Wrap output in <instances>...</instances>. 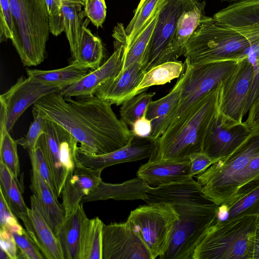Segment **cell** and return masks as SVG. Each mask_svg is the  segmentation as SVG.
Listing matches in <instances>:
<instances>
[{
  "label": "cell",
  "mask_w": 259,
  "mask_h": 259,
  "mask_svg": "<svg viewBox=\"0 0 259 259\" xmlns=\"http://www.w3.org/2000/svg\"><path fill=\"white\" fill-rule=\"evenodd\" d=\"M250 214L259 215V185L229 204L219 206L218 219L225 220Z\"/></svg>",
  "instance_id": "37"
},
{
  "label": "cell",
  "mask_w": 259,
  "mask_h": 259,
  "mask_svg": "<svg viewBox=\"0 0 259 259\" xmlns=\"http://www.w3.org/2000/svg\"><path fill=\"white\" fill-rule=\"evenodd\" d=\"M251 132L244 122L235 121L220 110L207 128L202 152L218 160L235 150Z\"/></svg>",
  "instance_id": "12"
},
{
  "label": "cell",
  "mask_w": 259,
  "mask_h": 259,
  "mask_svg": "<svg viewBox=\"0 0 259 259\" xmlns=\"http://www.w3.org/2000/svg\"><path fill=\"white\" fill-rule=\"evenodd\" d=\"M84 12L89 20L97 28L102 27L107 13L105 0H81Z\"/></svg>",
  "instance_id": "43"
},
{
  "label": "cell",
  "mask_w": 259,
  "mask_h": 259,
  "mask_svg": "<svg viewBox=\"0 0 259 259\" xmlns=\"http://www.w3.org/2000/svg\"><path fill=\"white\" fill-rule=\"evenodd\" d=\"M63 88L46 85L30 77L22 76L0 96L1 105L6 113V128L9 133L19 118L31 105L46 95L60 92Z\"/></svg>",
  "instance_id": "13"
},
{
  "label": "cell",
  "mask_w": 259,
  "mask_h": 259,
  "mask_svg": "<svg viewBox=\"0 0 259 259\" xmlns=\"http://www.w3.org/2000/svg\"><path fill=\"white\" fill-rule=\"evenodd\" d=\"M30 189V205L35 207L55 234L66 218L65 211L58 197L42 178L37 170L31 165Z\"/></svg>",
  "instance_id": "21"
},
{
  "label": "cell",
  "mask_w": 259,
  "mask_h": 259,
  "mask_svg": "<svg viewBox=\"0 0 259 259\" xmlns=\"http://www.w3.org/2000/svg\"><path fill=\"white\" fill-rule=\"evenodd\" d=\"M244 121L251 131H259V92L253 100Z\"/></svg>",
  "instance_id": "50"
},
{
  "label": "cell",
  "mask_w": 259,
  "mask_h": 259,
  "mask_svg": "<svg viewBox=\"0 0 259 259\" xmlns=\"http://www.w3.org/2000/svg\"><path fill=\"white\" fill-rule=\"evenodd\" d=\"M258 155L259 131H253L231 153L196 176L202 191L219 206L227 204L235 179Z\"/></svg>",
  "instance_id": "6"
},
{
  "label": "cell",
  "mask_w": 259,
  "mask_h": 259,
  "mask_svg": "<svg viewBox=\"0 0 259 259\" xmlns=\"http://www.w3.org/2000/svg\"><path fill=\"white\" fill-rule=\"evenodd\" d=\"M0 190L3 192L12 211L18 218L21 219L27 214L28 207L22 197L23 187L18 179H16L1 162Z\"/></svg>",
  "instance_id": "32"
},
{
  "label": "cell",
  "mask_w": 259,
  "mask_h": 259,
  "mask_svg": "<svg viewBox=\"0 0 259 259\" xmlns=\"http://www.w3.org/2000/svg\"><path fill=\"white\" fill-rule=\"evenodd\" d=\"M58 6L61 8V0H55Z\"/></svg>",
  "instance_id": "53"
},
{
  "label": "cell",
  "mask_w": 259,
  "mask_h": 259,
  "mask_svg": "<svg viewBox=\"0 0 259 259\" xmlns=\"http://www.w3.org/2000/svg\"><path fill=\"white\" fill-rule=\"evenodd\" d=\"M0 247L10 259H18L19 249L12 233L7 229H0Z\"/></svg>",
  "instance_id": "48"
},
{
  "label": "cell",
  "mask_w": 259,
  "mask_h": 259,
  "mask_svg": "<svg viewBox=\"0 0 259 259\" xmlns=\"http://www.w3.org/2000/svg\"><path fill=\"white\" fill-rule=\"evenodd\" d=\"M184 76L182 72L170 92L162 98L151 101L146 112V117L152 121V131L149 138L156 141L162 133L163 126L176 108L180 97Z\"/></svg>",
  "instance_id": "26"
},
{
  "label": "cell",
  "mask_w": 259,
  "mask_h": 259,
  "mask_svg": "<svg viewBox=\"0 0 259 259\" xmlns=\"http://www.w3.org/2000/svg\"><path fill=\"white\" fill-rule=\"evenodd\" d=\"M102 259H151V257L126 221L104 224Z\"/></svg>",
  "instance_id": "14"
},
{
  "label": "cell",
  "mask_w": 259,
  "mask_h": 259,
  "mask_svg": "<svg viewBox=\"0 0 259 259\" xmlns=\"http://www.w3.org/2000/svg\"><path fill=\"white\" fill-rule=\"evenodd\" d=\"M27 151L31 165L35 167L40 176L58 197L52 172L42 149L39 146L36 145L34 149L28 150Z\"/></svg>",
  "instance_id": "40"
},
{
  "label": "cell",
  "mask_w": 259,
  "mask_h": 259,
  "mask_svg": "<svg viewBox=\"0 0 259 259\" xmlns=\"http://www.w3.org/2000/svg\"><path fill=\"white\" fill-rule=\"evenodd\" d=\"M78 143L62 126L45 118L44 133L36 145L41 147L45 154L56 185L58 197L61 195L68 175L78 163Z\"/></svg>",
  "instance_id": "10"
},
{
  "label": "cell",
  "mask_w": 259,
  "mask_h": 259,
  "mask_svg": "<svg viewBox=\"0 0 259 259\" xmlns=\"http://www.w3.org/2000/svg\"><path fill=\"white\" fill-rule=\"evenodd\" d=\"M91 71L87 67L73 62L65 67L54 70L26 68L27 76L33 80L46 85L63 88L78 80Z\"/></svg>",
  "instance_id": "28"
},
{
  "label": "cell",
  "mask_w": 259,
  "mask_h": 259,
  "mask_svg": "<svg viewBox=\"0 0 259 259\" xmlns=\"http://www.w3.org/2000/svg\"><path fill=\"white\" fill-rule=\"evenodd\" d=\"M166 0H140L134 15L125 31L127 49L150 21L151 18Z\"/></svg>",
  "instance_id": "35"
},
{
  "label": "cell",
  "mask_w": 259,
  "mask_h": 259,
  "mask_svg": "<svg viewBox=\"0 0 259 259\" xmlns=\"http://www.w3.org/2000/svg\"><path fill=\"white\" fill-rule=\"evenodd\" d=\"M246 56L252 63L254 69L259 70V41L249 48Z\"/></svg>",
  "instance_id": "51"
},
{
  "label": "cell",
  "mask_w": 259,
  "mask_h": 259,
  "mask_svg": "<svg viewBox=\"0 0 259 259\" xmlns=\"http://www.w3.org/2000/svg\"><path fill=\"white\" fill-rule=\"evenodd\" d=\"M11 232L19 249L18 258H45L26 229L21 226Z\"/></svg>",
  "instance_id": "39"
},
{
  "label": "cell",
  "mask_w": 259,
  "mask_h": 259,
  "mask_svg": "<svg viewBox=\"0 0 259 259\" xmlns=\"http://www.w3.org/2000/svg\"><path fill=\"white\" fill-rule=\"evenodd\" d=\"M146 112L132 125V132L137 137L149 138L152 131V121L146 116Z\"/></svg>",
  "instance_id": "49"
},
{
  "label": "cell",
  "mask_w": 259,
  "mask_h": 259,
  "mask_svg": "<svg viewBox=\"0 0 259 259\" xmlns=\"http://www.w3.org/2000/svg\"><path fill=\"white\" fill-rule=\"evenodd\" d=\"M205 1H191L179 18L171 39L159 59L158 65L175 61L183 55L185 46L193 33L210 18L205 15Z\"/></svg>",
  "instance_id": "18"
},
{
  "label": "cell",
  "mask_w": 259,
  "mask_h": 259,
  "mask_svg": "<svg viewBox=\"0 0 259 259\" xmlns=\"http://www.w3.org/2000/svg\"><path fill=\"white\" fill-rule=\"evenodd\" d=\"M89 21V20L86 21L83 26L76 54L72 62L82 64L93 70L101 65L104 49L100 38L87 28Z\"/></svg>",
  "instance_id": "31"
},
{
  "label": "cell",
  "mask_w": 259,
  "mask_h": 259,
  "mask_svg": "<svg viewBox=\"0 0 259 259\" xmlns=\"http://www.w3.org/2000/svg\"><path fill=\"white\" fill-rule=\"evenodd\" d=\"M164 3L153 16L132 45L127 49L125 50L122 67L120 71L125 70L135 63H140L142 64L150 47L160 11Z\"/></svg>",
  "instance_id": "34"
},
{
  "label": "cell",
  "mask_w": 259,
  "mask_h": 259,
  "mask_svg": "<svg viewBox=\"0 0 259 259\" xmlns=\"http://www.w3.org/2000/svg\"><path fill=\"white\" fill-rule=\"evenodd\" d=\"M154 92H142L125 101L120 109V120L128 126L142 117L155 95Z\"/></svg>",
  "instance_id": "38"
},
{
  "label": "cell",
  "mask_w": 259,
  "mask_h": 259,
  "mask_svg": "<svg viewBox=\"0 0 259 259\" xmlns=\"http://www.w3.org/2000/svg\"><path fill=\"white\" fill-rule=\"evenodd\" d=\"M192 0H166L155 25L148 52L142 65L146 72L158 65L168 46L182 14Z\"/></svg>",
  "instance_id": "15"
},
{
  "label": "cell",
  "mask_w": 259,
  "mask_h": 259,
  "mask_svg": "<svg viewBox=\"0 0 259 259\" xmlns=\"http://www.w3.org/2000/svg\"><path fill=\"white\" fill-rule=\"evenodd\" d=\"M179 219L174 205L154 203L131 211L126 221L149 251L151 259H155L166 250L174 226Z\"/></svg>",
  "instance_id": "8"
},
{
  "label": "cell",
  "mask_w": 259,
  "mask_h": 259,
  "mask_svg": "<svg viewBox=\"0 0 259 259\" xmlns=\"http://www.w3.org/2000/svg\"><path fill=\"white\" fill-rule=\"evenodd\" d=\"M17 217L12 211L3 192L0 190V229L10 231L21 226Z\"/></svg>",
  "instance_id": "46"
},
{
  "label": "cell",
  "mask_w": 259,
  "mask_h": 259,
  "mask_svg": "<svg viewBox=\"0 0 259 259\" xmlns=\"http://www.w3.org/2000/svg\"><path fill=\"white\" fill-rule=\"evenodd\" d=\"M47 6L50 32L58 36L64 32V17L61 8L55 0H45Z\"/></svg>",
  "instance_id": "45"
},
{
  "label": "cell",
  "mask_w": 259,
  "mask_h": 259,
  "mask_svg": "<svg viewBox=\"0 0 259 259\" xmlns=\"http://www.w3.org/2000/svg\"><path fill=\"white\" fill-rule=\"evenodd\" d=\"M190 174L196 177L204 172L211 164L218 160L214 159L203 152L195 153L190 157Z\"/></svg>",
  "instance_id": "47"
},
{
  "label": "cell",
  "mask_w": 259,
  "mask_h": 259,
  "mask_svg": "<svg viewBox=\"0 0 259 259\" xmlns=\"http://www.w3.org/2000/svg\"><path fill=\"white\" fill-rule=\"evenodd\" d=\"M255 78L254 68L247 56L239 61L223 81L220 112L239 122L248 111V101Z\"/></svg>",
  "instance_id": "11"
},
{
  "label": "cell",
  "mask_w": 259,
  "mask_h": 259,
  "mask_svg": "<svg viewBox=\"0 0 259 259\" xmlns=\"http://www.w3.org/2000/svg\"><path fill=\"white\" fill-rule=\"evenodd\" d=\"M190 161L176 162L149 159L137 172V177L150 187L190 180Z\"/></svg>",
  "instance_id": "24"
},
{
  "label": "cell",
  "mask_w": 259,
  "mask_h": 259,
  "mask_svg": "<svg viewBox=\"0 0 259 259\" xmlns=\"http://www.w3.org/2000/svg\"><path fill=\"white\" fill-rule=\"evenodd\" d=\"M150 187L138 177L119 184L106 183L102 180L93 192L82 199L80 203L110 199L145 201L147 198Z\"/></svg>",
  "instance_id": "25"
},
{
  "label": "cell",
  "mask_w": 259,
  "mask_h": 259,
  "mask_svg": "<svg viewBox=\"0 0 259 259\" xmlns=\"http://www.w3.org/2000/svg\"><path fill=\"white\" fill-rule=\"evenodd\" d=\"M259 229V215L218 220L207 230L192 259L250 258Z\"/></svg>",
  "instance_id": "4"
},
{
  "label": "cell",
  "mask_w": 259,
  "mask_h": 259,
  "mask_svg": "<svg viewBox=\"0 0 259 259\" xmlns=\"http://www.w3.org/2000/svg\"><path fill=\"white\" fill-rule=\"evenodd\" d=\"M156 141L149 138L135 137L126 145L108 153L91 155L76 150L77 162L87 167L103 170L113 165L150 159L153 155Z\"/></svg>",
  "instance_id": "16"
},
{
  "label": "cell",
  "mask_w": 259,
  "mask_h": 259,
  "mask_svg": "<svg viewBox=\"0 0 259 259\" xmlns=\"http://www.w3.org/2000/svg\"><path fill=\"white\" fill-rule=\"evenodd\" d=\"M0 42L12 41L15 30L9 0H0Z\"/></svg>",
  "instance_id": "42"
},
{
  "label": "cell",
  "mask_w": 259,
  "mask_h": 259,
  "mask_svg": "<svg viewBox=\"0 0 259 259\" xmlns=\"http://www.w3.org/2000/svg\"><path fill=\"white\" fill-rule=\"evenodd\" d=\"M102 170L84 166L78 162L68 175L61 195L66 217L74 212L82 199L93 192L102 180Z\"/></svg>",
  "instance_id": "20"
},
{
  "label": "cell",
  "mask_w": 259,
  "mask_h": 259,
  "mask_svg": "<svg viewBox=\"0 0 259 259\" xmlns=\"http://www.w3.org/2000/svg\"><path fill=\"white\" fill-rule=\"evenodd\" d=\"M114 44L113 53L103 64L78 80L62 88L60 94L65 98L91 97L95 95L101 84L116 77L122 67L125 46L116 41Z\"/></svg>",
  "instance_id": "17"
},
{
  "label": "cell",
  "mask_w": 259,
  "mask_h": 259,
  "mask_svg": "<svg viewBox=\"0 0 259 259\" xmlns=\"http://www.w3.org/2000/svg\"><path fill=\"white\" fill-rule=\"evenodd\" d=\"M259 41V0H238L203 22L188 40L183 56L190 65L244 58Z\"/></svg>",
  "instance_id": "2"
},
{
  "label": "cell",
  "mask_w": 259,
  "mask_h": 259,
  "mask_svg": "<svg viewBox=\"0 0 259 259\" xmlns=\"http://www.w3.org/2000/svg\"><path fill=\"white\" fill-rule=\"evenodd\" d=\"M184 69V63L171 61L159 64L144 74L141 82L135 90L133 97L146 91L149 88L164 84L179 78Z\"/></svg>",
  "instance_id": "33"
},
{
  "label": "cell",
  "mask_w": 259,
  "mask_h": 259,
  "mask_svg": "<svg viewBox=\"0 0 259 259\" xmlns=\"http://www.w3.org/2000/svg\"><path fill=\"white\" fill-rule=\"evenodd\" d=\"M180 214L169 241L160 259H192L194 252L208 229L218 220L219 206L174 205Z\"/></svg>",
  "instance_id": "7"
},
{
  "label": "cell",
  "mask_w": 259,
  "mask_h": 259,
  "mask_svg": "<svg viewBox=\"0 0 259 259\" xmlns=\"http://www.w3.org/2000/svg\"><path fill=\"white\" fill-rule=\"evenodd\" d=\"M146 71L140 63H135L115 77L101 84L95 95L111 105L119 106L133 97Z\"/></svg>",
  "instance_id": "22"
},
{
  "label": "cell",
  "mask_w": 259,
  "mask_h": 259,
  "mask_svg": "<svg viewBox=\"0 0 259 259\" xmlns=\"http://www.w3.org/2000/svg\"><path fill=\"white\" fill-rule=\"evenodd\" d=\"M0 259H10L7 253L2 248L0 249Z\"/></svg>",
  "instance_id": "52"
},
{
  "label": "cell",
  "mask_w": 259,
  "mask_h": 259,
  "mask_svg": "<svg viewBox=\"0 0 259 259\" xmlns=\"http://www.w3.org/2000/svg\"><path fill=\"white\" fill-rule=\"evenodd\" d=\"M81 0H61V9L64 17V32L69 44L72 59L77 51L82 27L86 21Z\"/></svg>",
  "instance_id": "29"
},
{
  "label": "cell",
  "mask_w": 259,
  "mask_h": 259,
  "mask_svg": "<svg viewBox=\"0 0 259 259\" xmlns=\"http://www.w3.org/2000/svg\"><path fill=\"white\" fill-rule=\"evenodd\" d=\"M87 218L83 204L80 203L74 212L66 217L56 234L64 259H77L81 228Z\"/></svg>",
  "instance_id": "27"
},
{
  "label": "cell",
  "mask_w": 259,
  "mask_h": 259,
  "mask_svg": "<svg viewBox=\"0 0 259 259\" xmlns=\"http://www.w3.org/2000/svg\"><path fill=\"white\" fill-rule=\"evenodd\" d=\"M221 1H227V2H236V1H237L238 0H221Z\"/></svg>",
  "instance_id": "54"
},
{
  "label": "cell",
  "mask_w": 259,
  "mask_h": 259,
  "mask_svg": "<svg viewBox=\"0 0 259 259\" xmlns=\"http://www.w3.org/2000/svg\"><path fill=\"white\" fill-rule=\"evenodd\" d=\"M258 176H259V155L253 158L235 179L231 189V198L227 204L230 202L240 187Z\"/></svg>",
  "instance_id": "44"
},
{
  "label": "cell",
  "mask_w": 259,
  "mask_h": 259,
  "mask_svg": "<svg viewBox=\"0 0 259 259\" xmlns=\"http://www.w3.org/2000/svg\"><path fill=\"white\" fill-rule=\"evenodd\" d=\"M32 113L33 121L31 122L26 135L17 140L18 145L24 149H34L40 136L44 133L45 118L37 110L32 108Z\"/></svg>",
  "instance_id": "41"
},
{
  "label": "cell",
  "mask_w": 259,
  "mask_h": 259,
  "mask_svg": "<svg viewBox=\"0 0 259 259\" xmlns=\"http://www.w3.org/2000/svg\"><path fill=\"white\" fill-rule=\"evenodd\" d=\"M104 223L97 217L87 218L82 224L77 259H102Z\"/></svg>",
  "instance_id": "30"
},
{
  "label": "cell",
  "mask_w": 259,
  "mask_h": 259,
  "mask_svg": "<svg viewBox=\"0 0 259 259\" xmlns=\"http://www.w3.org/2000/svg\"><path fill=\"white\" fill-rule=\"evenodd\" d=\"M237 63L235 61H225L192 66L185 62L182 71L184 79L179 101L164 123L162 133L185 116L202 97L230 75Z\"/></svg>",
  "instance_id": "9"
},
{
  "label": "cell",
  "mask_w": 259,
  "mask_h": 259,
  "mask_svg": "<svg viewBox=\"0 0 259 259\" xmlns=\"http://www.w3.org/2000/svg\"><path fill=\"white\" fill-rule=\"evenodd\" d=\"M223 81L202 97L181 120L165 130L156 141L153 155L149 159L187 162L190 161L192 155L202 152L207 128L220 110Z\"/></svg>",
  "instance_id": "3"
},
{
  "label": "cell",
  "mask_w": 259,
  "mask_h": 259,
  "mask_svg": "<svg viewBox=\"0 0 259 259\" xmlns=\"http://www.w3.org/2000/svg\"><path fill=\"white\" fill-rule=\"evenodd\" d=\"M74 100L59 93L48 94L32 108L70 133L79 149L91 155L110 153L126 145L135 136L118 119L111 104L95 95Z\"/></svg>",
  "instance_id": "1"
},
{
  "label": "cell",
  "mask_w": 259,
  "mask_h": 259,
  "mask_svg": "<svg viewBox=\"0 0 259 259\" xmlns=\"http://www.w3.org/2000/svg\"><path fill=\"white\" fill-rule=\"evenodd\" d=\"M15 35L12 41L24 66H36L46 55L50 32L45 0H9Z\"/></svg>",
  "instance_id": "5"
},
{
  "label": "cell",
  "mask_w": 259,
  "mask_h": 259,
  "mask_svg": "<svg viewBox=\"0 0 259 259\" xmlns=\"http://www.w3.org/2000/svg\"><path fill=\"white\" fill-rule=\"evenodd\" d=\"M17 145L6 128V113L1 106L0 111V162L3 163L17 179L20 176V167Z\"/></svg>",
  "instance_id": "36"
},
{
  "label": "cell",
  "mask_w": 259,
  "mask_h": 259,
  "mask_svg": "<svg viewBox=\"0 0 259 259\" xmlns=\"http://www.w3.org/2000/svg\"><path fill=\"white\" fill-rule=\"evenodd\" d=\"M20 220L45 258L64 259L56 235L35 207L28 208L27 214Z\"/></svg>",
  "instance_id": "23"
},
{
  "label": "cell",
  "mask_w": 259,
  "mask_h": 259,
  "mask_svg": "<svg viewBox=\"0 0 259 259\" xmlns=\"http://www.w3.org/2000/svg\"><path fill=\"white\" fill-rule=\"evenodd\" d=\"M147 203H164L178 205H206L214 202L203 193L199 183L193 179L150 187Z\"/></svg>",
  "instance_id": "19"
}]
</instances>
